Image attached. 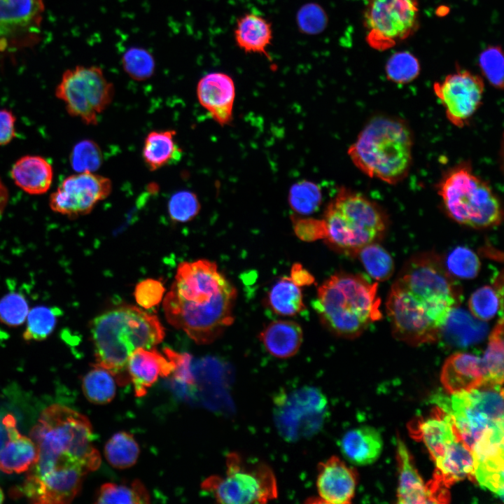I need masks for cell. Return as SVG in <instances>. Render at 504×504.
<instances>
[{"instance_id": "1", "label": "cell", "mask_w": 504, "mask_h": 504, "mask_svg": "<svg viewBox=\"0 0 504 504\" xmlns=\"http://www.w3.org/2000/svg\"><path fill=\"white\" fill-rule=\"evenodd\" d=\"M461 300L460 287L438 255H415L405 265L388 295L393 335L412 346L437 341Z\"/></svg>"}, {"instance_id": "2", "label": "cell", "mask_w": 504, "mask_h": 504, "mask_svg": "<svg viewBox=\"0 0 504 504\" xmlns=\"http://www.w3.org/2000/svg\"><path fill=\"white\" fill-rule=\"evenodd\" d=\"M237 291L208 260L181 262L163 300L167 321L200 344L213 342L233 321Z\"/></svg>"}, {"instance_id": "3", "label": "cell", "mask_w": 504, "mask_h": 504, "mask_svg": "<svg viewBox=\"0 0 504 504\" xmlns=\"http://www.w3.org/2000/svg\"><path fill=\"white\" fill-rule=\"evenodd\" d=\"M96 363L123 386L130 380L127 363L139 348L152 349L164 337L158 317L132 305H122L97 316L90 323Z\"/></svg>"}, {"instance_id": "4", "label": "cell", "mask_w": 504, "mask_h": 504, "mask_svg": "<svg viewBox=\"0 0 504 504\" xmlns=\"http://www.w3.org/2000/svg\"><path fill=\"white\" fill-rule=\"evenodd\" d=\"M413 144L412 130L403 120L377 115L365 124L347 153L365 175L394 185L409 174Z\"/></svg>"}, {"instance_id": "5", "label": "cell", "mask_w": 504, "mask_h": 504, "mask_svg": "<svg viewBox=\"0 0 504 504\" xmlns=\"http://www.w3.org/2000/svg\"><path fill=\"white\" fill-rule=\"evenodd\" d=\"M377 283L358 274L331 276L318 289L313 302L323 324L337 336L354 339L382 314Z\"/></svg>"}, {"instance_id": "6", "label": "cell", "mask_w": 504, "mask_h": 504, "mask_svg": "<svg viewBox=\"0 0 504 504\" xmlns=\"http://www.w3.org/2000/svg\"><path fill=\"white\" fill-rule=\"evenodd\" d=\"M323 220L330 245L351 255L381 239L388 225L377 202L344 187L328 204Z\"/></svg>"}, {"instance_id": "7", "label": "cell", "mask_w": 504, "mask_h": 504, "mask_svg": "<svg viewBox=\"0 0 504 504\" xmlns=\"http://www.w3.org/2000/svg\"><path fill=\"white\" fill-rule=\"evenodd\" d=\"M437 192L447 215L461 225L484 229L502 221L499 197L486 181L473 172L468 162L459 163L444 173Z\"/></svg>"}, {"instance_id": "8", "label": "cell", "mask_w": 504, "mask_h": 504, "mask_svg": "<svg viewBox=\"0 0 504 504\" xmlns=\"http://www.w3.org/2000/svg\"><path fill=\"white\" fill-rule=\"evenodd\" d=\"M30 436L37 447L67 453L88 472L100 465L88 419L67 407L56 404L45 409Z\"/></svg>"}, {"instance_id": "9", "label": "cell", "mask_w": 504, "mask_h": 504, "mask_svg": "<svg viewBox=\"0 0 504 504\" xmlns=\"http://www.w3.org/2000/svg\"><path fill=\"white\" fill-rule=\"evenodd\" d=\"M225 476L213 475L202 489L225 504L266 503L278 497L276 476L263 461L247 459L237 452L226 456Z\"/></svg>"}, {"instance_id": "10", "label": "cell", "mask_w": 504, "mask_h": 504, "mask_svg": "<svg viewBox=\"0 0 504 504\" xmlns=\"http://www.w3.org/2000/svg\"><path fill=\"white\" fill-rule=\"evenodd\" d=\"M438 399L440 408L450 415L457 433L470 451L485 433L503 425L502 385L481 386Z\"/></svg>"}, {"instance_id": "11", "label": "cell", "mask_w": 504, "mask_h": 504, "mask_svg": "<svg viewBox=\"0 0 504 504\" xmlns=\"http://www.w3.org/2000/svg\"><path fill=\"white\" fill-rule=\"evenodd\" d=\"M115 94L113 84L97 66L78 65L66 69L55 89L69 115L83 123L95 125L98 117L111 104Z\"/></svg>"}, {"instance_id": "12", "label": "cell", "mask_w": 504, "mask_h": 504, "mask_svg": "<svg viewBox=\"0 0 504 504\" xmlns=\"http://www.w3.org/2000/svg\"><path fill=\"white\" fill-rule=\"evenodd\" d=\"M273 404L277 430L289 442L315 435L322 427L327 414L326 398L313 386L281 391L274 397Z\"/></svg>"}, {"instance_id": "13", "label": "cell", "mask_w": 504, "mask_h": 504, "mask_svg": "<svg viewBox=\"0 0 504 504\" xmlns=\"http://www.w3.org/2000/svg\"><path fill=\"white\" fill-rule=\"evenodd\" d=\"M364 24L366 41L385 50L414 34L419 27L416 0H366Z\"/></svg>"}, {"instance_id": "14", "label": "cell", "mask_w": 504, "mask_h": 504, "mask_svg": "<svg viewBox=\"0 0 504 504\" xmlns=\"http://www.w3.org/2000/svg\"><path fill=\"white\" fill-rule=\"evenodd\" d=\"M111 191L108 178L94 172H76L66 177L50 194L49 206L54 212L74 218L90 213Z\"/></svg>"}, {"instance_id": "15", "label": "cell", "mask_w": 504, "mask_h": 504, "mask_svg": "<svg viewBox=\"0 0 504 504\" xmlns=\"http://www.w3.org/2000/svg\"><path fill=\"white\" fill-rule=\"evenodd\" d=\"M433 91L444 106L448 120L463 127L481 106L484 83L479 76L458 70L435 83Z\"/></svg>"}, {"instance_id": "16", "label": "cell", "mask_w": 504, "mask_h": 504, "mask_svg": "<svg viewBox=\"0 0 504 504\" xmlns=\"http://www.w3.org/2000/svg\"><path fill=\"white\" fill-rule=\"evenodd\" d=\"M43 12V0H0V50L33 43Z\"/></svg>"}, {"instance_id": "17", "label": "cell", "mask_w": 504, "mask_h": 504, "mask_svg": "<svg viewBox=\"0 0 504 504\" xmlns=\"http://www.w3.org/2000/svg\"><path fill=\"white\" fill-rule=\"evenodd\" d=\"M356 470L337 456H332L317 466V496L312 503L347 504L354 497L358 484Z\"/></svg>"}, {"instance_id": "18", "label": "cell", "mask_w": 504, "mask_h": 504, "mask_svg": "<svg viewBox=\"0 0 504 504\" xmlns=\"http://www.w3.org/2000/svg\"><path fill=\"white\" fill-rule=\"evenodd\" d=\"M197 97L200 104L221 126L232 120L235 87L232 78L222 72H211L199 80Z\"/></svg>"}, {"instance_id": "19", "label": "cell", "mask_w": 504, "mask_h": 504, "mask_svg": "<svg viewBox=\"0 0 504 504\" xmlns=\"http://www.w3.org/2000/svg\"><path fill=\"white\" fill-rule=\"evenodd\" d=\"M127 368L136 396L142 397L159 377L172 374L174 365L154 348H139L130 356Z\"/></svg>"}, {"instance_id": "20", "label": "cell", "mask_w": 504, "mask_h": 504, "mask_svg": "<svg viewBox=\"0 0 504 504\" xmlns=\"http://www.w3.org/2000/svg\"><path fill=\"white\" fill-rule=\"evenodd\" d=\"M440 380L450 394L480 387L484 381L482 359L465 353L451 355L442 366Z\"/></svg>"}, {"instance_id": "21", "label": "cell", "mask_w": 504, "mask_h": 504, "mask_svg": "<svg viewBox=\"0 0 504 504\" xmlns=\"http://www.w3.org/2000/svg\"><path fill=\"white\" fill-rule=\"evenodd\" d=\"M435 463L437 469L433 481L444 489L466 478L475 481L472 452L460 438L451 442Z\"/></svg>"}, {"instance_id": "22", "label": "cell", "mask_w": 504, "mask_h": 504, "mask_svg": "<svg viewBox=\"0 0 504 504\" xmlns=\"http://www.w3.org/2000/svg\"><path fill=\"white\" fill-rule=\"evenodd\" d=\"M10 176L15 184L29 195H38L48 191L53 180V169L44 158L27 155L13 164Z\"/></svg>"}, {"instance_id": "23", "label": "cell", "mask_w": 504, "mask_h": 504, "mask_svg": "<svg viewBox=\"0 0 504 504\" xmlns=\"http://www.w3.org/2000/svg\"><path fill=\"white\" fill-rule=\"evenodd\" d=\"M340 444L342 454L348 461L356 465H366L379 458L383 441L376 428L362 426L345 433Z\"/></svg>"}, {"instance_id": "24", "label": "cell", "mask_w": 504, "mask_h": 504, "mask_svg": "<svg viewBox=\"0 0 504 504\" xmlns=\"http://www.w3.org/2000/svg\"><path fill=\"white\" fill-rule=\"evenodd\" d=\"M397 459L398 463V498L399 503H431L427 487L419 474L407 446L400 437L397 438Z\"/></svg>"}, {"instance_id": "25", "label": "cell", "mask_w": 504, "mask_h": 504, "mask_svg": "<svg viewBox=\"0 0 504 504\" xmlns=\"http://www.w3.org/2000/svg\"><path fill=\"white\" fill-rule=\"evenodd\" d=\"M416 427L414 436L424 442L435 462L442 456L451 442L460 438L450 415L440 407L435 410V415L419 421Z\"/></svg>"}, {"instance_id": "26", "label": "cell", "mask_w": 504, "mask_h": 504, "mask_svg": "<svg viewBox=\"0 0 504 504\" xmlns=\"http://www.w3.org/2000/svg\"><path fill=\"white\" fill-rule=\"evenodd\" d=\"M302 337L300 325L287 320L270 323L259 335V339L267 352L277 358H288L296 354L302 344Z\"/></svg>"}, {"instance_id": "27", "label": "cell", "mask_w": 504, "mask_h": 504, "mask_svg": "<svg viewBox=\"0 0 504 504\" xmlns=\"http://www.w3.org/2000/svg\"><path fill=\"white\" fill-rule=\"evenodd\" d=\"M488 332L484 323L465 310L455 308L450 313L440 332L447 344L467 346L483 340Z\"/></svg>"}, {"instance_id": "28", "label": "cell", "mask_w": 504, "mask_h": 504, "mask_svg": "<svg viewBox=\"0 0 504 504\" xmlns=\"http://www.w3.org/2000/svg\"><path fill=\"white\" fill-rule=\"evenodd\" d=\"M173 130L152 131L146 136L142 157L150 171H155L174 162H178L182 156V150L175 137Z\"/></svg>"}, {"instance_id": "29", "label": "cell", "mask_w": 504, "mask_h": 504, "mask_svg": "<svg viewBox=\"0 0 504 504\" xmlns=\"http://www.w3.org/2000/svg\"><path fill=\"white\" fill-rule=\"evenodd\" d=\"M237 44L246 52L267 55V47L272 38L271 24L263 18L248 13L237 21L234 31Z\"/></svg>"}, {"instance_id": "30", "label": "cell", "mask_w": 504, "mask_h": 504, "mask_svg": "<svg viewBox=\"0 0 504 504\" xmlns=\"http://www.w3.org/2000/svg\"><path fill=\"white\" fill-rule=\"evenodd\" d=\"M38 449L34 442L20 433L10 438L0 450V469L6 473L28 470L37 459Z\"/></svg>"}, {"instance_id": "31", "label": "cell", "mask_w": 504, "mask_h": 504, "mask_svg": "<svg viewBox=\"0 0 504 504\" xmlns=\"http://www.w3.org/2000/svg\"><path fill=\"white\" fill-rule=\"evenodd\" d=\"M503 319L500 318L489 337L482 359L484 381L482 386L502 385L503 382Z\"/></svg>"}, {"instance_id": "32", "label": "cell", "mask_w": 504, "mask_h": 504, "mask_svg": "<svg viewBox=\"0 0 504 504\" xmlns=\"http://www.w3.org/2000/svg\"><path fill=\"white\" fill-rule=\"evenodd\" d=\"M267 298L271 309L281 316H294L305 308L301 290L290 277H282L276 281Z\"/></svg>"}, {"instance_id": "33", "label": "cell", "mask_w": 504, "mask_h": 504, "mask_svg": "<svg viewBox=\"0 0 504 504\" xmlns=\"http://www.w3.org/2000/svg\"><path fill=\"white\" fill-rule=\"evenodd\" d=\"M115 379L107 370L93 365L83 377V391L86 398L92 403L104 405L110 402L116 391Z\"/></svg>"}, {"instance_id": "34", "label": "cell", "mask_w": 504, "mask_h": 504, "mask_svg": "<svg viewBox=\"0 0 504 504\" xmlns=\"http://www.w3.org/2000/svg\"><path fill=\"white\" fill-rule=\"evenodd\" d=\"M150 502V496L139 480L130 485L106 483L101 486L96 496V503L140 504Z\"/></svg>"}, {"instance_id": "35", "label": "cell", "mask_w": 504, "mask_h": 504, "mask_svg": "<svg viewBox=\"0 0 504 504\" xmlns=\"http://www.w3.org/2000/svg\"><path fill=\"white\" fill-rule=\"evenodd\" d=\"M139 453V446L133 435L124 431L114 434L104 447L107 461L118 469L127 468L134 465Z\"/></svg>"}, {"instance_id": "36", "label": "cell", "mask_w": 504, "mask_h": 504, "mask_svg": "<svg viewBox=\"0 0 504 504\" xmlns=\"http://www.w3.org/2000/svg\"><path fill=\"white\" fill-rule=\"evenodd\" d=\"M62 312L57 307L36 306L29 311L22 337L27 342H39L53 332Z\"/></svg>"}, {"instance_id": "37", "label": "cell", "mask_w": 504, "mask_h": 504, "mask_svg": "<svg viewBox=\"0 0 504 504\" xmlns=\"http://www.w3.org/2000/svg\"><path fill=\"white\" fill-rule=\"evenodd\" d=\"M368 274L379 281L388 280L394 272L389 253L377 242L363 247L356 254Z\"/></svg>"}, {"instance_id": "38", "label": "cell", "mask_w": 504, "mask_h": 504, "mask_svg": "<svg viewBox=\"0 0 504 504\" xmlns=\"http://www.w3.org/2000/svg\"><path fill=\"white\" fill-rule=\"evenodd\" d=\"M470 314L482 321H487L503 307V288L484 286L476 290L468 301Z\"/></svg>"}, {"instance_id": "39", "label": "cell", "mask_w": 504, "mask_h": 504, "mask_svg": "<svg viewBox=\"0 0 504 504\" xmlns=\"http://www.w3.org/2000/svg\"><path fill=\"white\" fill-rule=\"evenodd\" d=\"M321 201V190L314 182L301 180L290 188L288 203L291 209L299 214L309 215L315 212Z\"/></svg>"}, {"instance_id": "40", "label": "cell", "mask_w": 504, "mask_h": 504, "mask_svg": "<svg viewBox=\"0 0 504 504\" xmlns=\"http://www.w3.org/2000/svg\"><path fill=\"white\" fill-rule=\"evenodd\" d=\"M121 62L125 72L137 81L149 79L155 69V62L151 53L139 47H132L126 50L122 56Z\"/></svg>"}, {"instance_id": "41", "label": "cell", "mask_w": 504, "mask_h": 504, "mask_svg": "<svg viewBox=\"0 0 504 504\" xmlns=\"http://www.w3.org/2000/svg\"><path fill=\"white\" fill-rule=\"evenodd\" d=\"M444 265L451 275L463 279L475 278L481 268L477 254L465 246H457L453 249L448 255Z\"/></svg>"}, {"instance_id": "42", "label": "cell", "mask_w": 504, "mask_h": 504, "mask_svg": "<svg viewBox=\"0 0 504 504\" xmlns=\"http://www.w3.org/2000/svg\"><path fill=\"white\" fill-rule=\"evenodd\" d=\"M69 161L72 169L77 173L94 172L103 163V155L94 141L83 139L74 146Z\"/></svg>"}, {"instance_id": "43", "label": "cell", "mask_w": 504, "mask_h": 504, "mask_svg": "<svg viewBox=\"0 0 504 504\" xmlns=\"http://www.w3.org/2000/svg\"><path fill=\"white\" fill-rule=\"evenodd\" d=\"M419 73L420 64L418 59L407 51L393 54L386 65L388 80L397 84L410 83Z\"/></svg>"}, {"instance_id": "44", "label": "cell", "mask_w": 504, "mask_h": 504, "mask_svg": "<svg viewBox=\"0 0 504 504\" xmlns=\"http://www.w3.org/2000/svg\"><path fill=\"white\" fill-rule=\"evenodd\" d=\"M201 206L197 195L190 190L175 192L168 202V213L170 218L184 223L192 220L199 214Z\"/></svg>"}, {"instance_id": "45", "label": "cell", "mask_w": 504, "mask_h": 504, "mask_svg": "<svg viewBox=\"0 0 504 504\" xmlns=\"http://www.w3.org/2000/svg\"><path fill=\"white\" fill-rule=\"evenodd\" d=\"M29 309L26 298L11 292L0 299V322L9 327H18L26 321Z\"/></svg>"}, {"instance_id": "46", "label": "cell", "mask_w": 504, "mask_h": 504, "mask_svg": "<svg viewBox=\"0 0 504 504\" xmlns=\"http://www.w3.org/2000/svg\"><path fill=\"white\" fill-rule=\"evenodd\" d=\"M479 65L482 73L493 87L503 88V55L500 46H491L479 56Z\"/></svg>"}, {"instance_id": "47", "label": "cell", "mask_w": 504, "mask_h": 504, "mask_svg": "<svg viewBox=\"0 0 504 504\" xmlns=\"http://www.w3.org/2000/svg\"><path fill=\"white\" fill-rule=\"evenodd\" d=\"M297 22L302 32L317 34L326 27L328 17L321 6L315 3H309L302 6L298 10Z\"/></svg>"}, {"instance_id": "48", "label": "cell", "mask_w": 504, "mask_h": 504, "mask_svg": "<svg viewBox=\"0 0 504 504\" xmlns=\"http://www.w3.org/2000/svg\"><path fill=\"white\" fill-rule=\"evenodd\" d=\"M164 355L174 365L172 374L178 384L190 386L195 384L192 370V356L187 353H178L169 348L164 349Z\"/></svg>"}, {"instance_id": "49", "label": "cell", "mask_w": 504, "mask_h": 504, "mask_svg": "<svg viewBox=\"0 0 504 504\" xmlns=\"http://www.w3.org/2000/svg\"><path fill=\"white\" fill-rule=\"evenodd\" d=\"M164 290V287L160 281L148 279L141 281L136 286L134 298L141 307L150 309L162 301Z\"/></svg>"}, {"instance_id": "50", "label": "cell", "mask_w": 504, "mask_h": 504, "mask_svg": "<svg viewBox=\"0 0 504 504\" xmlns=\"http://www.w3.org/2000/svg\"><path fill=\"white\" fill-rule=\"evenodd\" d=\"M293 225L296 235L307 241L326 239V229L323 219L293 216Z\"/></svg>"}, {"instance_id": "51", "label": "cell", "mask_w": 504, "mask_h": 504, "mask_svg": "<svg viewBox=\"0 0 504 504\" xmlns=\"http://www.w3.org/2000/svg\"><path fill=\"white\" fill-rule=\"evenodd\" d=\"M16 117L7 108L0 109V146L10 144L16 136Z\"/></svg>"}, {"instance_id": "52", "label": "cell", "mask_w": 504, "mask_h": 504, "mask_svg": "<svg viewBox=\"0 0 504 504\" xmlns=\"http://www.w3.org/2000/svg\"><path fill=\"white\" fill-rule=\"evenodd\" d=\"M290 278L299 287L311 285L314 281V276L298 263L292 267Z\"/></svg>"}, {"instance_id": "53", "label": "cell", "mask_w": 504, "mask_h": 504, "mask_svg": "<svg viewBox=\"0 0 504 504\" xmlns=\"http://www.w3.org/2000/svg\"><path fill=\"white\" fill-rule=\"evenodd\" d=\"M9 200V192L6 186L0 177V216L4 214Z\"/></svg>"}, {"instance_id": "54", "label": "cell", "mask_w": 504, "mask_h": 504, "mask_svg": "<svg viewBox=\"0 0 504 504\" xmlns=\"http://www.w3.org/2000/svg\"><path fill=\"white\" fill-rule=\"evenodd\" d=\"M8 441V434L7 428L2 420H0V450L4 447Z\"/></svg>"}, {"instance_id": "55", "label": "cell", "mask_w": 504, "mask_h": 504, "mask_svg": "<svg viewBox=\"0 0 504 504\" xmlns=\"http://www.w3.org/2000/svg\"><path fill=\"white\" fill-rule=\"evenodd\" d=\"M4 492L1 489V488L0 487V503H1L4 501Z\"/></svg>"}]
</instances>
